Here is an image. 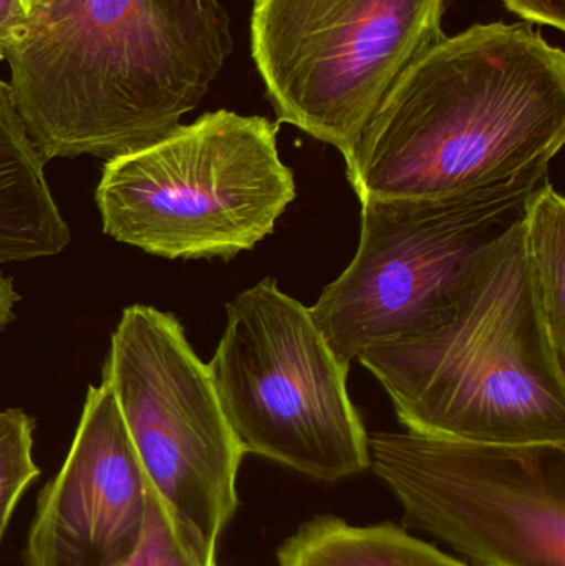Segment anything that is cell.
<instances>
[{
	"label": "cell",
	"mask_w": 565,
	"mask_h": 566,
	"mask_svg": "<svg viewBox=\"0 0 565 566\" xmlns=\"http://www.w3.org/2000/svg\"><path fill=\"white\" fill-rule=\"evenodd\" d=\"M547 182L541 166L461 195L360 201L357 252L308 308L342 365L443 322Z\"/></svg>",
	"instance_id": "5b68a950"
},
{
	"label": "cell",
	"mask_w": 565,
	"mask_h": 566,
	"mask_svg": "<svg viewBox=\"0 0 565 566\" xmlns=\"http://www.w3.org/2000/svg\"><path fill=\"white\" fill-rule=\"evenodd\" d=\"M444 0H255L252 59L278 115L345 161L401 73L443 39Z\"/></svg>",
	"instance_id": "52a82bcc"
},
{
	"label": "cell",
	"mask_w": 565,
	"mask_h": 566,
	"mask_svg": "<svg viewBox=\"0 0 565 566\" xmlns=\"http://www.w3.org/2000/svg\"><path fill=\"white\" fill-rule=\"evenodd\" d=\"M33 431L35 421L23 409L0 411V545L20 497L40 475Z\"/></svg>",
	"instance_id": "9a60e30c"
},
{
	"label": "cell",
	"mask_w": 565,
	"mask_h": 566,
	"mask_svg": "<svg viewBox=\"0 0 565 566\" xmlns=\"http://www.w3.org/2000/svg\"><path fill=\"white\" fill-rule=\"evenodd\" d=\"M234 49L218 0H46L6 60L46 161L145 148L198 108Z\"/></svg>",
	"instance_id": "6da1fadb"
},
{
	"label": "cell",
	"mask_w": 565,
	"mask_h": 566,
	"mask_svg": "<svg viewBox=\"0 0 565 566\" xmlns=\"http://www.w3.org/2000/svg\"><path fill=\"white\" fill-rule=\"evenodd\" d=\"M564 143L563 49L477 23L401 73L345 165L360 201L441 198L551 166Z\"/></svg>",
	"instance_id": "7a4b0ae2"
},
{
	"label": "cell",
	"mask_w": 565,
	"mask_h": 566,
	"mask_svg": "<svg viewBox=\"0 0 565 566\" xmlns=\"http://www.w3.org/2000/svg\"><path fill=\"white\" fill-rule=\"evenodd\" d=\"M151 482L112 388L90 386L72 448L40 492L25 566H116L138 547Z\"/></svg>",
	"instance_id": "30bf717a"
},
{
	"label": "cell",
	"mask_w": 565,
	"mask_h": 566,
	"mask_svg": "<svg viewBox=\"0 0 565 566\" xmlns=\"http://www.w3.org/2000/svg\"><path fill=\"white\" fill-rule=\"evenodd\" d=\"M504 6L521 19L537 25L565 29V0H503Z\"/></svg>",
	"instance_id": "2e32d148"
},
{
	"label": "cell",
	"mask_w": 565,
	"mask_h": 566,
	"mask_svg": "<svg viewBox=\"0 0 565 566\" xmlns=\"http://www.w3.org/2000/svg\"><path fill=\"white\" fill-rule=\"evenodd\" d=\"M278 566H471L397 525H350L317 517L278 551Z\"/></svg>",
	"instance_id": "7c38bea8"
},
{
	"label": "cell",
	"mask_w": 565,
	"mask_h": 566,
	"mask_svg": "<svg viewBox=\"0 0 565 566\" xmlns=\"http://www.w3.org/2000/svg\"><path fill=\"white\" fill-rule=\"evenodd\" d=\"M228 325L208 363L219 405L244 454L318 481L370 468L368 432L308 306L272 277L226 305Z\"/></svg>",
	"instance_id": "8992f818"
},
{
	"label": "cell",
	"mask_w": 565,
	"mask_h": 566,
	"mask_svg": "<svg viewBox=\"0 0 565 566\" xmlns=\"http://www.w3.org/2000/svg\"><path fill=\"white\" fill-rule=\"evenodd\" d=\"M411 524L480 566H565V446L368 434Z\"/></svg>",
	"instance_id": "ba28073f"
},
{
	"label": "cell",
	"mask_w": 565,
	"mask_h": 566,
	"mask_svg": "<svg viewBox=\"0 0 565 566\" xmlns=\"http://www.w3.org/2000/svg\"><path fill=\"white\" fill-rule=\"evenodd\" d=\"M20 295L17 293L13 281L0 272V329L6 328L7 325L15 319L17 303H19Z\"/></svg>",
	"instance_id": "ac0fdd59"
},
{
	"label": "cell",
	"mask_w": 565,
	"mask_h": 566,
	"mask_svg": "<svg viewBox=\"0 0 565 566\" xmlns=\"http://www.w3.org/2000/svg\"><path fill=\"white\" fill-rule=\"evenodd\" d=\"M523 229L537 305L551 345L565 361V201L551 182L527 202Z\"/></svg>",
	"instance_id": "4fadbf2b"
},
{
	"label": "cell",
	"mask_w": 565,
	"mask_h": 566,
	"mask_svg": "<svg viewBox=\"0 0 565 566\" xmlns=\"http://www.w3.org/2000/svg\"><path fill=\"white\" fill-rule=\"evenodd\" d=\"M45 159L27 132L10 83L0 80V262L53 258L70 244L45 178Z\"/></svg>",
	"instance_id": "8fae6325"
},
{
	"label": "cell",
	"mask_w": 565,
	"mask_h": 566,
	"mask_svg": "<svg viewBox=\"0 0 565 566\" xmlns=\"http://www.w3.org/2000/svg\"><path fill=\"white\" fill-rule=\"evenodd\" d=\"M25 2L27 9L30 10L35 9V7L42 6V3H45L46 0H23Z\"/></svg>",
	"instance_id": "d6986e66"
},
{
	"label": "cell",
	"mask_w": 565,
	"mask_h": 566,
	"mask_svg": "<svg viewBox=\"0 0 565 566\" xmlns=\"http://www.w3.org/2000/svg\"><path fill=\"white\" fill-rule=\"evenodd\" d=\"M102 381L115 395L155 491L218 547L238 511L244 451L181 322L151 305L126 306Z\"/></svg>",
	"instance_id": "9c48e42d"
},
{
	"label": "cell",
	"mask_w": 565,
	"mask_h": 566,
	"mask_svg": "<svg viewBox=\"0 0 565 566\" xmlns=\"http://www.w3.org/2000/svg\"><path fill=\"white\" fill-rule=\"evenodd\" d=\"M278 132L265 116L218 109L108 159L95 191L103 232L169 261L251 251L297 195Z\"/></svg>",
	"instance_id": "277c9868"
},
{
	"label": "cell",
	"mask_w": 565,
	"mask_h": 566,
	"mask_svg": "<svg viewBox=\"0 0 565 566\" xmlns=\"http://www.w3.org/2000/svg\"><path fill=\"white\" fill-rule=\"evenodd\" d=\"M116 566L218 565L216 547L153 488L142 541L136 551Z\"/></svg>",
	"instance_id": "5bb4252c"
},
{
	"label": "cell",
	"mask_w": 565,
	"mask_h": 566,
	"mask_svg": "<svg viewBox=\"0 0 565 566\" xmlns=\"http://www.w3.org/2000/svg\"><path fill=\"white\" fill-rule=\"evenodd\" d=\"M407 431L486 444L565 446V361L551 345L523 224L433 328L357 356Z\"/></svg>",
	"instance_id": "3957f363"
},
{
	"label": "cell",
	"mask_w": 565,
	"mask_h": 566,
	"mask_svg": "<svg viewBox=\"0 0 565 566\" xmlns=\"http://www.w3.org/2000/svg\"><path fill=\"white\" fill-rule=\"evenodd\" d=\"M29 9L23 0H0V60H6L10 43L23 32Z\"/></svg>",
	"instance_id": "e0dca14e"
}]
</instances>
